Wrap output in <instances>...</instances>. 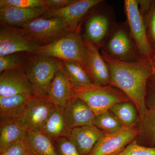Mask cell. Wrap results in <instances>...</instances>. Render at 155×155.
Wrapping results in <instances>:
<instances>
[{
  "instance_id": "277c9868",
  "label": "cell",
  "mask_w": 155,
  "mask_h": 155,
  "mask_svg": "<svg viewBox=\"0 0 155 155\" xmlns=\"http://www.w3.org/2000/svg\"><path fill=\"white\" fill-rule=\"evenodd\" d=\"M94 9L83 21L84 33L81 35L100 50L117 22L116 14L113 7L103 0Z\"/></svg>"
},
{
  "instance_id": "4fadbf2b",
  "label": "cell",
  "mask_w": 155,
  "mask_h": 155,
  "mask_svg": "<svg viewBox=\"0 0 155 155\" xmlns=\"http://www.w3.org/2000/svg\"><path fill=\"white\" fill-rule=\"evenodd\" d=\"M83 38L86 48L84 68L91 83L96 85L111 84L109 68L100 50L91 42Z\"/></svg>"
},
{
  "instance_id": "d4e9b609",
  "label": "cell",
  "mask_w": 155,
  "mask_h": 155,
  "mask_svg": "<svg viewBox=\"0 0 155 155\" xmlns=\"http://www.w3.org/2000/svg\"><path fill=\"white\" fill-rule=\"evenodd\" d=\"M109 111L124 127H132L139 123L138 111L134 103L130 101L116 104Z\"/></svg>"
},
{
  "instance_id": "9a60e30c",
  "label": "cell",
  "mask_w": 155,
  "mask_h": 155,
  "mask_svg": "<svg viewBox=\"0 0 155 155\" xmlns=\"http://www.w3.org/2000/svg\"><path fill=\"white\" fill-rule=\"evenodd\" d=\"M63 108L67 126L71 130L75 127L93 125L94 113L80 98H72Z\"/></svg>"
},
{
  "instance_id": "5b68a950",
  "label": "cell",
  "mask_w": 155,
  "mask_h": 155,
  "mask_svg": "<svg viewBox=\"0 0 155 155\" xmlns=\"http://www.w3.org/2000/svg\"><path fill=\"white\" fill-rule=\"evenodd\" d=\"M36 54L51 56L62 61L78 62L84 67L86 48L80 28L71 31L51 44L40 47Z\"/></svg>"
},
{
  "instance_id": "2e32d148",
  "label": "cell",
  "mask_w": 155,
  "mask_h": 155,
  "mask_svg": "<svg viewBox=\"0 0 155 155\" xmlns=\"http://www.w3.org/2000/svg\"><path fill=\"white\" fill-rule=\"evenodd\" d=\"M48 10L47 7L31 9L2 7L0 8L1 23L21 28L32 20L41 17Z\"/></svg>"
},
{
  "instance_id": "44dd1931",
  "label": "cell",
  "mask_w": 155,
  "mask_h": 155,
  "mask_svg": "<svg viewBox=\"0 0 155 155\" xmlns=\"http://www.w3.org/2000/svg\"><path fill=\"white\" fill-rule=\"evenodd\" d=\"M24 144L28 155H58L54 142L41 131L28 129Z\"/></svg>"
},
{
  "instance_id": "ac0fdd59",
  "label": "cell",
  "mask_w": 155,
  "mask_h": 155,
  "mask_svg": "<svg viewBox=\"0 0 155 155\" xmlns=\"http://www.w3.org/2000/svg\"><path fill=\"white\" fill-rule=\"evenodd\" d=\"M75 97V91L60 69L51 81L46 97L55 106L64 108L69 101Z\"/></svg>"
},
{
  "instance_id": "7a4b0ae2",
  "label": "cell",
  "mask_w": 155,
  "mask_h": 155,
  "mask_svg": "<svg viewBox=\"0 0 155 155\" xmlns=\"http://www.w3.org/2000/svg\"><path fill=\"white\" fill-rule=\"evenodd\" d=\"M61 67L58 58L36 53L26 54L25 72L36 96H46L48 87Z\"/></svg>"
},
{
  "instance_id": "836d02e7",
  "label": "cell",
  "mask_w": 155,
  "mask_h": 155,
  "mask_svg": "<svg viewBox=\"0 0 155 155\" xmlns=\"http://www.w3.org/2000/svg\"><path fill=\"white\" fill-rule=\"evenodd\" d=\"M43 1L48 10H56L72 5L77 0H43Z\"/></svg>"
},
{
  "instance_id": "f546056e",
  "label": "cell",
  "mask_w": 155,
  "mask_h": 155,
  "mask_svg": "<svg viewBox=\"0 0 155 155\" xmlns=\"http://www.w3.org/2000/svg\"><path fill=\"white\" fill-rule=\"evenodd\" d=\"M54 143L58 155H81L67 137H60L55 140Z\"/></svg>"
},
{
  "instance_id": "1f68e13d",
  "label": "cell",
  "mask_w": 155,
  "mask_h": 155,
  "mask_svg": "<svg viewBox=\"0 0 155 155\" xmlns=\"http://www.w3.org/2000/svg\"><path fill=\"white\" fill-rule=\"evenodd\" d=\"M145 102L147 109L155 108V69L147 81Z\"/></svg>"
},
{
  "instance_id": "d6986e66",
  "label": "cell",
  "mask_w": 155,
  "mask_h": 155,
  "mask_svg": "<svg viewBox=\"0 0 155 155\" xmlns=\"http://www.w3.org/2000/svg\"><path fill=\"white\" fill-rule=\"evenodd\" d=\"M28 130L17 118L0 120V150L24 140Z\"/></svg>"
},
{
  "instance_id": "f1b7e54d",
  "label": "cell",
  "mask_w": 155,
  "mask_h": 155,
  "mask_svg": "<svg viewBox=\"0 0 155 155\" xmlns=\"http://www.w3.org/2000/svg\"><path fill=\"white\" fill-rule=\"evenodd\" d=\"M5 6L22 9L46 7L43 0H1L0 8Z\"/></svg>"
},
{
  "instance_id": "7402d4cb",
  "label": "cell",
  "mask_w": 155,
  "mask_h": 155,
  "mask_svg": "<svg viewBox=\"0 0 155 155\" xmlns=\"http://www.w3.org/2000/svg\"><path fill=\"white\" fill-rule=\"evenodd\" d=\"M61 70L74 90L93 84L84 67L78 62L61 61Z\"/></svg>"
},
{
  "instance_id": "ba28073f",
  "label": "cell",
  "mask_w": 155,
  "mask_h": 155,
  "mask_svg": "<svg viewBox=\"0 0 155 155\" xmlns=\"http://www.w3.org/2000/svg\"><path fill=\"white\" fill-rule=\"evenodd\" d=\"M40 47L22 28L1 23L0 57L16 53H36Z\"/></svg>"
},
{
  "instance_id": "8fae6325",
  "label": "cell",
  "mask_w": 155,
  "mask_h": 155,
  "mask_svg": "<svg viewBox=\"0 0 155 155\" xmlns=\"http://www.w3.org/2000/svg\"><path fill=\"white\" fill-rule=\"evenodd\" d=\"M54 107L46 97L35 96L25 103L17 119L28 129L41 131Z\"/></svg>"
},
{
  "instance_id": "e575fe53",
  "label": "cell",
  "mask_w": 155,
  "mask_h": 155,
  "mask_svg": "<svg viewBox=\"0 0 155 155\" xmlns=\"http://www.w3.org/2000/svg\"><path fill=\"white\" fill-rule=\"evenodd\" d=\"M151 64H152L153 67L155 69V51L153 52L151 55L150 57Z\"/></svg>"
},
{
  "instance_id": "3957f363",
  "label": "cell",
  "mask_w": 155,
  "mask_h": 155,
  "mask_svg": "<svg viewBox=\"0 0 155 155\" xmlns=\"http://www.w3.org/2000/svg\"><path fill=\"white\" fill-rule=\"evenodd\" d=\"M100 52L111 59L122 62H136L143 59L126 21L116 22Z\"/></svg>"
},
{
  "instance_id": "83f0119b",
  "label": "cell",
  "mask_w": 155,
  "mask_h": 155,
  "mask_svg": "<svg viewBox=\"0 0 155 155\" xmlns=\"http://www.w3.org/2000/svg\"><path fill=\"white\" fill-rule=\"evenodd\" d=\"M19 52L0 57V73L8 70H18L25 72L26 54Z\"/></svg>"
},
{
  "instance_id": "52a82bcc",
  "label": "cell",
  "mask_w": 155,
  "mask_h": 155,
  "mask_svg": "<svg viewBox=\"0 0 155 155\" xmlns=\"http://www.w3.org/2000/svg\"><path fill=\"white\" fill-rule=\"evenodd\" d=\"M21 28L40 46L51 44L72 31L65 21L58 17H39Z\"/></svg>"
},
{
  "instance_id": "cb8c5ba5",
  "label": "cell",
  "mask_w": 155,
  "mask_h": 155,
  "mask_svg": "<svg viewBox=\"0 0 155 155\" xmlns=\"http://www.w3.org/2000/svg\"><path fill=\"white\" fill-rule=\"evenodd\" d=\"M35 96L26 94L0 96V120L17 118L25 103Z\"/></svg>"
},
{
  "instance_id": "7c38bea8",
  "label": "cell",
  "mask_w": 155,
  "mask_h": 155,
  "mask_svg": "<svg viewBox=\"0 0 155 155\" xmlns=\"http://www.w3.org/2000/svg\"><path fill=\"white\" fill-rule=\"evenodd\" d=\"M102 0H77L75 3L63 8L48 10L41 17H58L63 19L72 31L81 28L90 11Z\"/></svg>"
},
{
  "instance_id": "ffe728a7",
  "label": "cell",
  "mask_w": 155,
  "mask_h": 155,
  "mask_svg": "<svg viewBox=\"0 0 155 155\" xmlns=\"http://www.w3.org/2000/svg\"><path fill=\"white\" fill-rule=\"evenodd\" d=\"M69 129L64 117V108L55 106L54 110L46 121L41 132L53 142L62 137L69 138Z\"/></svg>"
},
{
  "instance_id": "6da1fadb",
  "label": "cell",
  "mask_w": 155,
  "mask_h": 155,
  "mask_svg": "<svg viewBox=\"0 0 155 155\" xmlns=\"http://www.w3.org/2000/svg\"><path fill=\"white\" fill-rule=\"evenodd\" d=\"M101 54L107 64L111 84L121 90L134 103L140 121L148 110L145 102L146 87L154 69L150 57L136 62H126Z\"/></svg>"
},
{
  "instance_id": "e0dca14e",
  "label": "cell",
  "mask_w": 155,
  "mask_h": 155,
  "mask_svg": "<svg viewBox=\"0 0 155 155\" xmlns=\"http://www.w3.org/2000/svg\"><path fill=\"white\" fill-rule=\"evenodd\" d=\"M104 134L94 125L84 126L71 129L68 139L81 155H89L98 140Z\"/></svg>"
},
{
  "instance_id": "d6a6232c",
  "label": "cell",
  "mask_w": 155,
  "mask_h": 155,
  "mask_svg": "<svg viewBox=\"0 0 155 155\" xmlns=\"http://www.w3.org/2000/svg\"><path fill=\"white\" fill-rule=\"evenodd\" d=\"M0 155H28L24 144V140L0 150Z\"/></svg>"
},
{
  "instance_id": "4dcf8cb0",
  "label": "cell",
  "mask_w": 155,
  "mask_h": 155,
  "mask_svg": "<svg viewBox=\"0 0 155 155\" xmlns=\"http://www.w3.org/2000/svg\"><path fill=\"white\" fill-rule=\"evenodd\" d=\"M117 155H155V148L143 146L134 140Z\"/></svg>"
},
{
  "instance_id": "603a6c76",
  "label": "cell",
  "mask_w": 155,
  "mask_h": 155,
  "mask_svg": "<svg viewBox=\"0 0 155 155\" xmlns=\"http://www.w3.org/2000/svg\"><path fill=\"white\" fill-rule=\"evenodd\" d=\"M139 133L135 140L140 145L155 148V108L148 109L138 124Z\"/></svg>"
},
{
  "instance_id": "484cf974",
  "label": "cell",
  "mask_w": 155,
  "mask_h": 155,
  "mask_svg": "<svg viewBox=\"0 0 155 155\" xmlns=\"http://www.w3.org/2000/svg\"><path fill=\"white\" fill-rule=\"evenodd\" d=\"M142 14L148 41L150 46L155 51V0H137Z\"/></svg>"
},
{
  "instance_id": "9c48e42d",
  "label": "cell",
  "mask_w": 155,
  "mask_h": 155,
  "mask_svg": "<svg viewBox=\"0 0 155 155\" xmlns=\"http://www.w3.org/2000/svg\"><path fill=\"white\" fill-rule=\"evenodd\" d=\"M138 125L125 127L112 134H105L89 155H117L134 141L139 133Z\"/></svg>"
},
{
  "instance_id": "8992f818",
  "label": "cell",
  "mask_w": 155,
  "mask_h": 155,
  "mask_svg": "<svg viewBox=\"0 0 155 155\" xmlns=\"http://www.w3.org/2000/svg\"><path fill=\"white\" fill-rule=\"evenodd\" d=\"M75 91V97L84 101L95 116L109 111L112 106L118 103L130 101L121 90L112 84H92Z\"/></svg>"
},
{
  "instance_id": "5bb4252c",
  "label": "cell",
  "mask_w": 155,
  "mask_h": 155,
  "mask_svg": "<svg viewBox=\"0 0 155 155\" xmlns=\"http://www.w3.org/2000/svg\"><path fill=\"white\" fill-rule=\"evenodd\" d=\"M17 94L35 96L25 72L8 70L0 73V96Z\"/></svg>"
},
{
  "instance_id": "30bf717a",
  "label": "cell",
  "mask_w": 155,
  "mask_h": 155,
  "mask_svg": "<svg viewBox=\"0 0 155 155\" xmlns=\"http://www.w3.org/2000/svg\"><path fill=\"white\" fill-rule=\"evenodd\" d=\"M124 10L127 25L142 57L145 58L150 57L153 50L148 41L144 21L137 0L124 1Z\"/></svg>"
},
{
  "instance_id": "4316f807",
  "label": "cell",
  "mask_w": 155,
  "mask_h": 155,
  "mask_svg": "<svg viewBox=\"0 0 155 155\" xmlns=\"http://www.w3.org/2000/svg\"><path fill=\"white\" fill-rule=\"evenodd\" d=\"M93 125L107 134L116 133L125 127L109 111L95 116Z\"/></svg>"
}]
</instances>
